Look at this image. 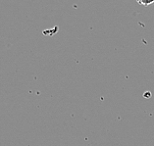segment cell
<instances>
[{"label": "cell", "instance_id": "6da1fadb", "mask_svg": "<svg viewBox=\"0 0 154 146\" xmlns=\"http://www.w3.org/2000/svg\"><path fill=\"white\" fill-rule=\"evenodd\" d=\"M138 3L140 4H142V5H144V6H148L150 4H152V3H154V1L152 0V1H149V2H142V1H138Z\"/></svg>", "mask_w": 154, "mask_h": 146}]
</instances>
